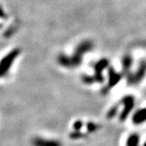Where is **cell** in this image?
I'll return each mask as SVG.
<instances>
[{
    "label": "cell",
    "instance_id": "obj_1",
    "mask_svg": "<svg viewBox=\"0 0 146 146\" xmlns=\"http://www.w3.org/2000/svg\"><path fill=\"white\" fill-rule=\"evenodd\" d=\"M32 144L34 146H62V144L57 140L46 139L41 137H36L33 140Z\"/></svg>",
    "mask_w": 146,
    "mask_h": 146
},
{
    "label": "cell",
    "instance_id": "obj_2",
    "mask_svg": "<svg viewBox=\"0 0 146 146\" xmlns=\"http://www.w3.org/2000/svg\"><path fill=\"white\" fill-rule=\"evenodd\" d=\"M140 142V137L137 134H132L129 135L127 140V146H138Z\"/></svg>",
    "mask_w": 146,
    "mask_h": 146
},
{
    "label": "cell",
    "instance_id": "obj_3",
    "mask_svg": "<svg viewBox=\"0 0 146 146\" xmlns=\"http://www.w3.org/2000/svg\"><path fill=\"white\" fill-rule=\"evenodd\" d=\"M143 146H146V142H145V143H143Z\"/></svg>",
    "mask_w": 146,
    "mask_h": 146
}]
</instances>
